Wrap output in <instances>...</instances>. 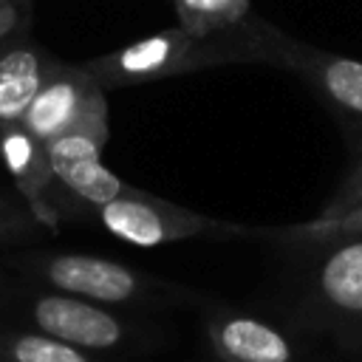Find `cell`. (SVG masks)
I'll return each mask as SVG.
<instances>
[{
  "label": "cell",
  "instance_id": "6da1fadb",
  "mask_svg": "<svg viewBox=\"0 0 362 362\" xmlns=\"http://www.w3.org/2000/svg\"><path fill=\"white\" fill-rule=\"evenodd\" d=\"M277 34L280 28L263 20L260 14H255L240 28L221 34H192L175 23L158 34L136 40L110 54L93 57L82 65L105 90H113L187 76L221 65H272V48Z\"/></svg>",
  "mask_w": 362,
  "mask_h": 362
},
{
  "label": "cell",
  "instance_id": "7a4b0ae2",
  "mask_svg": "<svg viewBox=\"0 0 362 362\" xmlns=\"http://www.w3.org/2000/svg\"><path fill=\"white\" fill-rule=\"evenodd\" d=\"M17 266L48 288L76 294L113 308H178L201 300L198 291L181 283L147 274L136 266L99 255L34 252V255H23Z\"/></svg>",
  "mask_w": 362,
  "mask_h": 362
},
{
  "label": "cell",
  "instance_id": "3957f363",
  "mask_svg": "<svg viewBox=\"0 0 362 362\" xmlns=\"http://www.w3.org/2000/svg\"><path fill=\"white\" fill-rule=\"evenodd\" d=\"M308 252H314V263L288 308L291 322L362 356V235L337 238Z\"/></svg>",
  "mask_w": 362,
  "mask_h": 362
},
{
  "label": "cell",
  "instance_id": "277c9868",
  "mask_svg": "<svg viewBox=\"0 0 362 362\" xmlns=\"http://www.w3.org/2000/svg\"><path fill=\"white\" fill-rule=\"evenodd\" d=\"M17 311L28 328L93 354H150L164 342L153 322L57 288L25 291Z\"/></svg>",
  "mask_w": 362,
  "mask_h": 362
},
{
  "label": "cell",
  "instance_id": "5b68a950",
  "mask_svg": "<svg viewBox=\"0 0 362 362\" xmlns=\"http://www.w3.org/2000/svg\"><path fill=\"white\" fill-rule=\"evenodd\" d=\"M102 229L113 238L136 246H164L181 240H235L255 238L257 226H243L235 221H221L187 206H178L153 192L127 187L119 198L88 209Z\"/></svg>",
  "mask_w": 362,
  "mask_h": 362
},
{
  "label": "cell",
  "instance_id": "8992f818",
  "mask_svg": "<svg viewBox=\"0 0 362 362\" xmlns=\"http://www.w3.org/2000/svg\"><path fill=\"white\" fill-rule=\"evenodd\" d=\"M20 124L42 144L65 133H90L107 141V90L90 76L85 65H71L59 59L48 79L42 82V88L37 90Z\"/></svg>",
  "mask_w": 362,
  "mask_h": 362
},
{
  "label": "cell",
  "instance_id": "52a82bcc",
  "mask_svg": "<svg viewBox=\"0 0 362 362\" xmlns=\"http://www.w3.org/2000/svg\"><path fill=\"white\" fill-rule=\"evenodd\" d=\"M272 65L297 74L325 107L345 124L362 150V62L345 54L314 48L288 37L283 28L272 48Z\"/></svg>",
  "mask_w": 362,
  "mask_h": 362
},
{
  "label": "cell",
  "instance_id": "ba28073f",
  "mask_svg": "<svg viewBox=\"0 0 362 362\" xmlns=\"http://www.w3.org/2000/svg\"><path fill=\"white\" fill-rule=\"evenodd\" d=\"M206 339L218 362H314V354L294 334L272 320L232 305L206 314Z\"/></svg>",
  "mask_w": 362,
  "mask_h": 362
},
{
  "label": "cell",
  "instance_id": "9c48e42d",
  "mask_svg": "<svg viewBox=\"0 0 362 362\" xmlns=\"http://www.w3.org/2000/svg\"><path fill=\"white\" fill-rule=\"evenodd\" d=\"M105 144L107 141L90 133H65L45 144L57 184L68 189V195L76 198L85 209L107 204L130 187L102 164Z\"/></svg>",
  "mask_w": 362,
  "mask_h": 362
},
{
  "label": "cell",
  "instance_id": "30bf717a",
  "mask_svg": "<svg viewBox=\"0 0 362 362\" xmlns=\"http://www.w3.org/2000/svg\"><path fill=\"white\" fill-rule=\"evenodd\" d=\"M0 158L6 164V173L11 175L14 187L20 189L28 215H34V221L51 232L59 229V212L51 204V184L54 170H51V158L45 144L31 136L23 124H11L0 130Z\"/></svg>",
  "mask_w": 362,
  "mask_h": 362
},
{
  "label": "cell",
  "instance_id": "8fae6325",
  "mask_svg": "<svg viewBox=\"0 0 362 362\" xmlns=\"http://www.w3.org/2000/svg\"><path fill=\"white\" fill-rule=\"evenodd\" d=\"M59 59L25 34L0 40V130L20 124Z\"/></svg>",
  "mask_w": 362,
  "mask_h": 362
},
{
  "label": "cell",
  "instance_id": "7c38bea8",
  "mask_svg": "<svg viewBox=\"0 0 362 362\" xmlns=\"http://www.w3.org/2000/svg\"><path fill=\"white\" fill-rule=\"evenodd\" d=\"M0 362H110L34 328H0Z\"/></svg>",
  "mask_w": 362,
  "mask_h": 362
},
{
  "label": "cell",
  "instance_id": "4fadbf2b",
  "mask_svg": "<svg viewBox=\"0 0 362 362\" xmlns=\"http://www.w3.org/2000/svg\"><path fill=\"white\" fill-rule=\"evenodd\" d=\"M351 235H362V204L342 212V215H331V218H314L305 223H294V226H277V229H257L255 238H269L274 243L283 246H294V249H311L337 238H351Z\"/></svg>",
  "mask_w": 362,
  "mask_h": 362
},
{
  "label": "cell",
  "instance_id": "5bb4252c",
  "mask_svg": "<svg viewBox=\"0 0 362 362\" xmlns=\"http://www.w3.org/2000/svg\"><path fill=\"white\" fill-rule=\"evenodd\" d=\"M178 25L192 34H221L255 17L252 0H173Z\"/></svg>",
  "mask_w": 362,
  "mask_h": 362
},
{
  "label": "cell",
  "instance_id": "9a60e30c",
  "mask_svg": "<svg viewBox=\"0 0 362 362\" xmlns=\"http://www.w3.org/2000/svg\"><path fill=\"white\" fill-rule=\"evenodd\" d=\"M359 204H362V156H359V161L351 167V173L345 175V181L337 187V192L328 198V204L322 206L320 218L342 215V212H348V209H354V206H359Z\"/></svg>",
  "mask_w": 362,
  "mask_h": 362
},
{
  "label": "cell",
  "instance_id": "2e32d148",
  "mask_svg": "<svg viewBox=\"0 0 362 362\" xmlns=\"http://www.w3.org/2000/svg\"><path fill=\"white\" fill-rule=\"evenodd\" d=\"M28 20V3L23 0H0V40L23 34Z\"/></svg>",
  "mask_w": 362,
  "mask_h": 362
},
{
  "label": "cell",
  "instance_id": "e0dca14e",
  "mask_svg": "<svg viewBox=\"0 0 362 362\" xmlns=\"http://www.w3.org/2000/svg\"><path fill=\"white\" fill-rule=\"evenodd\" d=\"M31 226H37V221L31 215L23 218L20 212H14V209L0 204V240H17V238L28 235Z\"/></svg>",
  "mask_w": 362,
  "mask_h": 362
},
{
  "label": "cell",
  "instance_id": "ac0fdd59",
  "mask_svg": "<svg viewBox=\"0 0 362 362\" xmlns=\"http://www.w3.org/2000/svg\"><path fill=\"white\" fill-rule=\"evenodd\" d=\"M23 3H31V0H23Z\"/></svg>",
  "mask_w": 362,
  "mask_h": 362
}]
</instances>
